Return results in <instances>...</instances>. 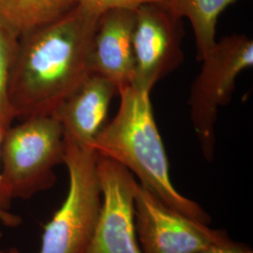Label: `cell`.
Here are the masks:
<instances>
[{
  "label": "cell",
  "mask_w": 253,
  "mask_h": 253,
  "mask_svg": "<svg viewBox=\"0 0 253 253\" xmlns=\"http://www.w3.org/2000/svg\"><path fill=\"white\" fill-rule=\"evenodd\" d=\"M65 154L63 128L54 115L9 126L1 141L0 167L11 198L28 200L53 188L54 169L64 164Z\"/></svg>",
  "instance_id": "3"
},
{
  "label": "cell",
  "mask_w": 253,
  "mask_h": 253,
  "mask_svg": "<svg viewBox=\"0 0 253 253\" xmlns=\"http://www.w3.org/2000/svg\"><path fill=\"white\" fill-rule=\"evenodd\" d=\"M117 116L95 139L92 149L132 172L140 184L173 209L209 225L211 217L172 185L169 162L154 118L150 94L128 86L119 94Z\"/></svg>",
  "instance_id": "2"
},
{
  "label": "cell",
  "mask_w": 253,
  "mask_h": 253,
  "mask_svg": "<svg viewBox=\"0 0 253 253\" xmlns=\"http://www.w3.org/2000/svg\"><path fill=\"white\" fill-rule=\"evenodd\" d=\"M19 36L0 21V128L5 132L16 119L9 86Z\"/></svg>",
  "instance_id": "13"
},
{
  "label": "cell",
  "mask_w": 253,
  "mask_h": 253,
  "mask_svg": "<svg viewBox=\"0 0 253 253\" xmlns=\"http://www.w3.org/2000/svg\"><path fill=\"white\" fill-rule=\"evenodd\" d=\"M75 4L87 7L100 13L110 9H137L145 4H162L164 5L170 0H73Z\"/></svg>",
  "instance_id": "14"
},
{
  "label": "cell",
  "mask_w": 253,
  "mask_h": 253,
  "mask_svg": "<svg viewBox=\"0 0 253 253\" xmlns=\"http://www.w3.org/2000/svg\"><path fill=\"white\" fill-rule=\"evenodd\" d=\"M202 62L190 87V118L203 155L211 162L218 109L230 102L239 73L253 66V40L244 34L223 37Z\"/></svg>",
  "instance_id": "5"
},
{
  "label": "cell",
  "mask_w": 253,
  "mask_h": 253,
  "mask_svg": "<svg viewBox=\"0 0 253 253\" xmlns=\"http://www.w3.org/2000/svg\"><path fill=\"white\" fill-rule=\"evenodd\" d=\"M4 131L0 128V145ZM12 198L3 179L0 167V221L8 227H16L20 224L21 218L11 212Z\"/></svg>",
  "instance_id": "15"
},
{
  "label": "cell",
  "mask_w": 253,
  "mask_h": 253,
  "mask_svg": "<svg viewBox=\"0 0 253 253\" xmlns=\"http://www.w3.org/2000/svg\"><path fill=\"white\" fill-rule=\"evenodd\" d=\"M73 0H0V21L19 37L62 17Z\"/></svg>",
  "instance_id": "12"
},
{
  "label": "cell",
  "mask_w": 253,
  "mask_h": 253,
  "mask_svg": "<svg viewBox=\"0 0 253 253\" xmlns=\"http://www.w3.org/2000/svg\"><path fill=\"white\" fill-rule=\"evenodd\" d=\"M118 87L97 73H90L76 86L54 113L66 141L92 148L107 125L109 108Z\"/></svg>",
  "instance_id": "10"
},
{
  "label": "cell",
  "mask_w": 253,
  "mask_h": 253,
  "mask_svg": "<svg viewBox=\"0 0 253 253\" xmlns=\"http://www.w3.org/2000/svg\"><path fill=\"white\" fill-rule=\"evenodd\" d=\"M135 20L136 9H110L101 13L91 42L90 73L110 80L119 93L133 82Z\"/></svg>",
  "instance_id": "9"
},
{
  "label": "cell",
  "mask_w": 253,
  "mask_h": 253,
  "mask_svg": "<svg viewBox=\"0 0 253 253\" xmlns=\"http://www.w3.org/2000/svg\"><path fill=\"white\" fill-rule=\"evenodd\" d=\"M183 36L181 19L164 5L145 4L136 9L131 86L150 94L158 82L175 71L184 59Z\"/></svg>",
  "instance_id": "8"
},
{
  "label": "cell",
  "mask_w": 253,
  "mask_h": 253,
  "mask_svg": "<svg viewBox=\"0 0 253 253\" xmlns=\"http://www.w3.org/2000/svg\"><path fill=\"white\" fill-rule=\"evenodd\" d=\"M237 0H170L166 9L177 18L190 20L196 45V58L202 61L216 45V27L220 13Z\"/></svg>",
  "instance_id": "11"
},
{
  "label": "cell",
  "mask_w": 253,
  "mask_h": 253,
  "mask_svg": "<svg viewBox=\"0 0 253 253\" xmlns=\"http://www.w3.org/2000/svg\"><path fill=\"white\" fill-rule=\"evenodd\" d=\"M101 13L75 5L62 17L19 37L9 96L16 118L52 116L89 73Z\"/></svg>",
  "instance_id": "1"
},
{
  "label": "cell",
  "mask_w": 253,
  "mask_h": 253,
  "mask_svg": "<svg viewBox=\"0 0 253 253\" xmlns=\"http://www.w3.org/2000/svg\"><path fill=\"white\" fill-rule=\"evenodd\" d=\"M101 208L85 253H143L137 241L134 199L138 182L118 162L97 154Z\"/></svg>",
  "instance_id": "7"
},
{
  "label": "cell",
  "mask_w": 253,
  "mask_h": 253,
  "mask_svg": "<svg viewBox=\"0 0 253 253\" xmlns=\"http://www.w3.org/2000/svg\"><path fill=\"white\" fill-rule=\"evenodd\" d=\"M65 142L69 190L62 206L44 226L39 253H86L100 215L102 198L97 153L90 147ZM7 253H19L10 250Z\"/></svg>",
  "instance_id": "4"
},
{
  "label": "cell",
  "mask_w": 253,
  "mask_h": 253,
  "mask_svg": "<svg viewBox=\"0 0 253 253\" xmlns=\"http://www.w3.org/2000/svg\"><path fill=\"white\" fill-rule=\"evenodd\" d=\"M0 253H4V252H3V251H1V250H0Z\"/></svg>",
  "instance_id": "17"
},
{
  "label": "cell",
  "mask_w": 253,
  "mask_h": 253,
  "mask_svg": "<svg viewBox=\"0 0 253 253\" xmlns=\"http://www.w3.org/2000/svg\"><path fill=\"white\" fill-rule=\"evenodd\" d=\"M199 253H253L249 245L235 242L231 238L222 243L212 245Z\"/></svg>",
  "instance_id": "16"
},
{
  "label": "cell",
  "mask_w": 253,
  "mask_h": 253,
  "mask_svg": "<svg viewBox=\"0 0 253 253\" xmlns=\"http://www.w3.org/2000/svg\"><path fill=\"white\" fill-rule=\"evenodd\" d=\"M134 215L137 239L143 253H199L231 237L173 209L140 183Z\"/></svg>",
  "instance_id": "6"
}]
</instances>
